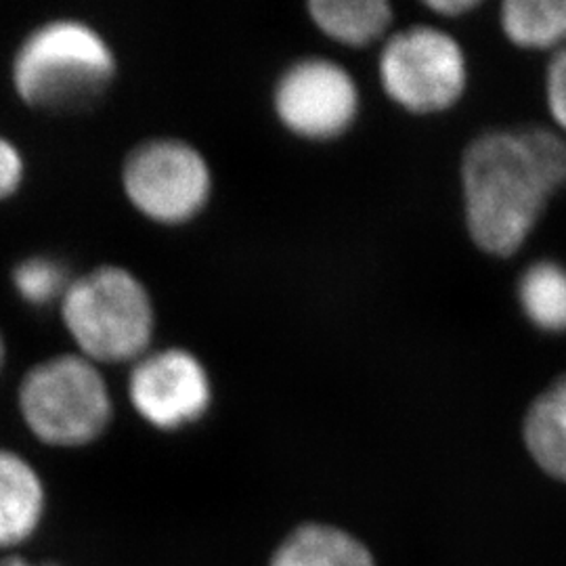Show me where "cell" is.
I'll use <instances>...</instances> for the list:
<instances>
[{
	"label": "cell",
	"instance_id": "obj_10",
	"mask_svg": "<svg viewBox=\"0 0 566 566\" xmlns=\"http://www.w3.org/2000/svg\"><path fill=\"white\" fill-rule=\"evenodd\" d=\"M523 437L533 462L547 476L566 483V374L531 403Z\"/></svg>",
	"mask_w": 566,
	"mask_h": 566
},
{
	"label": "cell",
	"instance_id": "obj_1",
	"mask_svg": "<svg viewBox=\"0 0 566 566\" xmlns=\"http://www.w3.org/2000/svg\"><path fill=\"white\" fill-rule=\"evenodd\" d=\"M114 44L91 21L60 15L36 23L18 42L9 81L15 97L41 114H82L118 81Z\"/></svg>",
	"mask_w": 566,
	"mask_h": 566
},
{
	"label": "cell",
	"instance_id": "obj_20",
	"mask_svg": "<svg viewBox=\"0 0 566 566\" xmlns=\"http://www.w3.org/2000/svg\"><path fill=\"white\" fill-rule=\"evenodd\" d=\"M0 566H65V565H60V563H53V560H39V563H34V560H30V558H25V556H20V554H7V556H2V558H0Z\"/></svg>",
	"mask_w": 566,
	"mask_h": 566
},
{
	"label": "cell",
	"instance_id": "obj_16",
	"mask_svg": "<svg viewBox=\"0 0 566 566\" xmlns=\"http://www.w3.org/2000/svg\"><path fill=\"white\" fill-rule=\"evenodd\" d=\"M528 154L537 170L542 172L549 191L556 196L566 189V137L558 130L544 128V126H528L523 128Z\"/></svg>",
	"mask_w": 566,
	"mask_h": 566
},
{
	"label": "cell",
	"instance_id": "obj_19",
	"mask_svg": "<svg viewBox=\"0 0 566 566\" xmlns=\"http://www.w3.org/2000/svg\"><path fill=\"white\" fill-rule=\"evenodd\" d=\"M426 7L443 18H460L468 11L476 9L479 2L476 0H432V2H426Z\"/></svg>",
	"mask_w": 566,
	"mask_h": 566
},
{
	"label": "cell",
	"instance_id": "obj_8",
	"mask_svg": "<svg viewBox=\"0 0 566 566\" xmlns=\"http://www.w3.org/2000/svg\"><path fill=\"white\" fill-rule=\"evenodd\" d=\"M359 88L336 61L306 57L292 63L277 81L273 107L283 126L308 142L343 137L359 114Z\"/></svg>",
	"mask_w": 566,
	"mask_h": 566
},
{
	"label": "cell",
	"instance_id": "obj_5",
	"mask_svg": "<svg viewBox=\"0 0 566 566\" xmlns=\"http://www.w3.org/2000/svg\"><path fill=\"white\" fill-rule=\"evenodd\" d=\"M212 187L206 156L181 137H147L122 158V196L149 223H193L210 203Z\"/></svg>",
	"mask_w": 566,
	"mask_h": 566
},
{
	"label": "cell",
	"instance_id": "obj_7",
	"mask_svg": "<svg viewBox=\"0 0 566 566\" xmlns=\"http://www.w3.org/2000/svg\"><path fill=\"white\" fill-rule=\"evenodd\" d=\"M212 399L206 365L185 346H154L128 365L126 401L151 430L172 434L202 422Z\"/></svg>",
	"mask_w": 566,
	"mask_h": 566
},
{
	"label": "cell",
	"instance_id": "obj_4",
	"mask_svg": "<svg viewBox=\"0 0 566 566\" xmlns=\"http://www.w3.org/2000/svg\"><path fill=\"white\" fill-rule=\"evenodd\" d=\"M25 430L51 449L99 443L116 418V399L105 369L74 350L30 365L18 386Z\"/></svg>",
	"mask_w": 566,
	"mask_h": 566
},
{
	"label": "cell",
	"instance_id": "obj_2",
	"mask_svg": "<svg viewBox=\"0 0 566 566\" xmlns=\"http://www.w3.org/2000/svg\"><path fill=\"white\" fill-rule=\"evenodd\" d=\"M462 193L472 242L500 259L525 245L554 196L521 130H491L468 145Z\"/></svg>",
	"mask_w": 566,
	"mask_h": 566
},
{
	"label": "cell",
	"instance_id": "obj_3",
	"mask_svg": "<svg viewBox=\"0 0 566 566\" xmlns=\"http://www.w3.org/2000/svg\"><path fill=\"white\" fill-rule=\"evenodd\" d=\"M57 313L74 344L72 350L103 369L109 365L128 367L154 348L156 301L130 266L102 263L76 273Z\"/></svg>",
	"mask_w": 566,
	"mask_h": 566
},
{
	"label": "cell",
	"instance_id": "obj_6",
	"mask_svg": "<svg viewBox=\"0 0 566 566\" xmlns=\"http://www.w3.org/2000/svg\"><path fill=\"white\" fill-rule=\"evenodd\" d=\"M378 72L386 95L420 116L453 107L468 84L464 49L432 25H413L388 39Z\"/></svg>",
	"mask_w": 566,
	"mask_h": 566
},
{
	"label": "cell",
	"instance_id": "obj_11",
	"mask_svg": "<svg viewBox=\"0 0 566 566\" xmlns=\"http://www.w3.org/2000/svg\"><path fill=\"white\" fill-rule=\"evenodd\" d=\"M269 566H374V556L343 528L311 523L283 539Z\"/></svg>",
	"mask_w": 566,
	"mask_h": 566
},
{
	"label": "cell",
	"instance_id": "obj_12",
	"mask_svg": "<svg viewBox=\"0 0 566 566\" xmlns=\"http://www.w3.org/2000/svg\"><path fill=\"white\" fill-rule=\"evenodd\" d=\"M308 15L329 41L344 46L374 44L392 23V9L385 0H313Z\"/></svg>",
	"mask_w": 566,
	"mask_h": 566
},
{
	"label": "cell",
	"instance_id": "obj_18",
	"mask_svg": "<svg viewBox=\"0 0 566 566\" xmlns=\"http://www.w3.org/2000/svg\"><path fill=\"white\" fill-rule=\"evenodd\" d=\"M546 103L558 133L566 137V46L556 51L547 63Z\"/></svg>",
	"mask_w": 566,
	"mask_h": 566
},
{
	"label": "cell",
	"instance_id": "obj_21",
	"mask_svg": "<svg viewBox=\"0 0 566 566\" xmlns=\"http://www.w3.org/2000/svg\"><path fill=\"white\" fill-rule=\"evenodd\" d=\"M7 361H9V344H7L4 332H2V327H0V376L4 374Z\"/></svg>",
	"mask_w": 566,
	"mask_h": 566
},
{
	"label": "cell",
	"instance_id": "obj_13",
	"mask_svg": "<svg viewBox=\"0 0 566 566\" xmlns=\"http://www.w3.org/2000/svg\"><path fill=\"white\" fill-rule=\"evenodd\" d=\"M502 28L521 49L556 53L566 46V0H507Z\"/></svg>",
	"mask_w": 566,
	"mask_h": 566
},
{
	"label": "cell",
	"instance_id": "obj_15",
	"mask_svg": "<svg viewBox=\"0 0 566 566\" xmlns=\"http://www.w3.org/2000/svg\"><path fill=\"white\" fill-rule=\"evenodd\" d=\"M76 273L55 254L34 252L11 266L9 280L21 303L36 311L60 306Z\"/></svg>",
	"mask_w": 566,
	"mask_h": 566
},
{
	"label": "cell",
	"instance_id": "obj_9",
	"mask_svg": "<svg viewBox=\"0 0 566 566\" xmlns=\"http://www.w3.org/2000/svg\"><path fill=\"white\" fill-rule=\"evenodd\" d=\"M49 512L41 470L18 449L0 446V552L32 542Z\"/></svg>",
	"mask_w": 566,
	"mask_h": 566
},
{
	"label": "cell",
	"instance_id": "obj_14",
	"mask_svg": "<svg viewBox=\"0 0 566 566\" xmlns=\"http://www.w3.org/2000/svg\"><path fill=\"white\" fill-rule=\"evenodd\" d=\"M526 319L546 334H566V266L556 261L528 264L518 282Z\"/></svg>",
	"mask_w": 566,
	"mask_h": 566
},
{
	"label": "cell",
	"instance_id": "obj_17",
	"mask_svg": "<svg viewBox=\"0 0 566 566\" xmlns=\"http://www.w3.org/2000/svg\"><path fill=\"white\" fill-rule=\"evenodd\" d=\"M28 179V163L20 145L0 133V203L13 200Z\"/></svg>",
	"mask_w": 566,
	"mask_h": 566
}]
</instances>
